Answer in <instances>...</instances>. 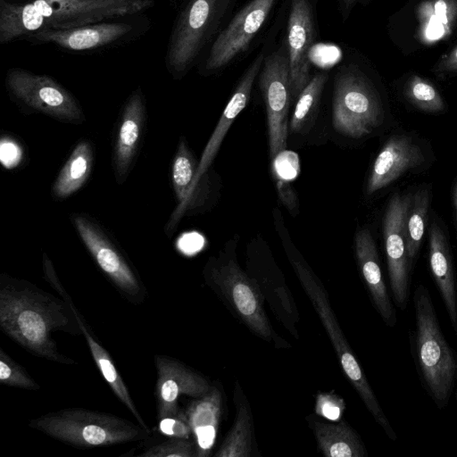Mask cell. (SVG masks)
I'll use <instances>...</instances> for the list:
<instances>
[{
  "mask_svg": "<svg viewBox=\"0 0 457 457\" xmlns=\"http://www.w3.org/2000/svg\"><path fill=\"white\" fill-rule=\"evenodd\" d=\"M316 414L331 421H339L345 410L343 398L333 393H319L315 401Z\"/></svg>",
  "mask_w": 457,
  "mask_h": 457,
  "instance_id": "cell-34",
  "label": "cell"
},
{
  "mask_svg": "<svg viewBox=\"0 0 457 457\" xmlns=\"http://www.w3.org/2000/svg\"><path fill=\"white\" fill-rule=\"evenodd\" d=\"M4 83L10 98L24 113H41L75 125L85 121L76 97L49 76L12 68L6 72Z\"/></svg>",
  "mask_w": 457,
  "mask_h": 457,
  "instance_id": "cell-7",
  "label": "cell"
},
{
  "mask_svg": "<svg viewBox=\"0 0 457 457\" xmlns=\"http://www.w3.org/2000/svg\"><path fill=\"white\" fill-rule=\"evenodd\" d=\"M29 427L65 444L84 448L138 441L150 429L117 415L83 408H66L30 420Z\"/></svg>",
  "mask_w": 457,
  "mask_h": 457,
  "instance_id": "cell-6",
  "label": "cell"
},
{
  "mask_svg": "<svg viewBox=\"0 0 457 457\" xmlns=\"http://www.w3.org/2000/svg\"><path fill=\"white\" fill-rule=\"evenodd\" d=\"M4 141L5 144L1 145V158L4 165L11 169L20 162L21 149L12 140L7 138Z\"/></svg>",
  "mask_w": 457,
  "mask_h": 457,
  "instance_id": "cell-37",
  "label": "cell"
},
{
  "mask_svg": "<svg viewBox=\"0 0 457 457\" xmlns=\"http://www.w3.org/2000/svg\"><path fill=\"white\" fill-rule=\"evenodd\" d=\"M422 145L407 134L392 135L377 155L366 187L367 195L394 183L403 174L420 168L426 162Z\"/></svg>",
  "mask_w": 457,
  "mask_h": 457,
  "instance_id": "cell-18",
  "label": "cell"
},
{
  "mask_svg": "<svg viewBox=\"0 0 457 457\" xmlns=\"http://www.w3.org/2000/svg\"><path fill=\"white\" fill-rule=\"evenodd\" d=\"M453 204H454V211H455V227H456V233H457V181L454 186L453 190Z\"/></svg>",
  "mask_w": 457,
  "mask_h": 457,
  "instance_id": "cell-39",
  "label": "cell"
},
{
  "mask_svg": "<svg viewBox=\"0 0 457 457\" xmlns=\"http://www.w3.org/2000/svg\"><path fill=\"white\" fill-rule=\"evenodd\" d=\"M0 381L8 386L37 390L39 385L26 370L0 348Z\"/></svg>",
  "mask_w": 457,
  "mask_h": 457,
  "instance_id": "cell-32",
  "label": "cell"
},
{
  "mask_svg": "<svg viewBox=\"0 0 457 457\" xmlns=\"http://www.w3.org/2000/svg\"><path fill=\"white\" fill-rule=\"evenodd\" d=\"M221 0H188L173 26L166 53V65L180 78L200 52Z\"/></svg>",
  "mask_w": 457,
  "mask_h": 457,
  "instance_id": "cell-11",
  "label": "cell"
},
{
  "mask_svg": "<svg viewBox=\"0 0 457 457\" xmlns=\"http://www.w3.org/2000/svg\"><path fill=\"white\" fill-rule=\"evenodd\" d=\"M361 1V0H344V4L346 7H350L351 5L354 4L355 3Z\"/></svg>",
  "mask_w": 457,
  "mask_h": 457,
  "instance_id": "cell-40",
  "label": "cell"
},
{
  "mask_svg": "<svg viewBox=\"0 0 457 457\" xmlns=\"http://www.w3.org/2000/svg\"><path fill=\"white\" fill-rule=\"evenodd\" d=\"M43 270L46 280L54 290L59 293V295L71 306L73 312L75 313L79 328L81 329V334L84 336L87 341L90 353L108 386L111 387L118 399L136 418L137 421L144 428H149L143 417L137 411V406L130 396L129 391L127 388L122 377L118 372L115 363L109 352L98 341L91 328L75 306L71 297L67 293L66 289L60 281L51 260L46 254H44L43 257Z\"/></svg>",
  "mask_w": 457,
  "mask_h": 457,
  "instance_id": "cell-17",
  "label": "cell"
},
{
  "mask_svg": "<svg viewBox=\"0 0 457 457\" xmlns=\"http://www.w3.org/2000/svg\"><path fill=\"white\" fill-rule=\"evenodd\" d=\"M275 0H252L215 39L205 67L220 69L243 52L268 17Z\"/></svg>",
  "mask_w": 457,
  "mask_h": 457,
  "instance_id": "cell-16",
  "label": "cell"
},
{
  "mask_svg": "<svg viewBox=\"0 0 457 457\" xmlns=\"http://www.w3.org/2000/svg\"><path fill=\"white\" fill-rule=\"evenodd\" d=\"M154 361L157 373L154 395L158 420L179 413L182 395L198 398L212 387L205 377L173 357L157 354Z\"/></svg>",
  "mask_w": 457,
  "mask_h": 457,
  "instance_id": "cell-14",
  "label": "cell"
},
{
  "mask_svg": "<svg viewBox=\"0 0 457 457\" xmlns=\"http://www.w3.org/2000/svg\"><path fill=\"white\" fill-rule=\"evenodd\" d=\"M95 162L94 146L88 140L79 141L62 167L52 186V196L63 200L79 191L87 181Z\"/></svg>",
  "mask_w": 457,
  "mask_h": 457,
  "instance_id": "cell-27",
  "label": "cell"
},
{
  "mask_svg": "<svg viewBox=\"0 0 457 457\" xmlns=\"http://www.w3.org/2000/svg\"><path fill=\"white\" fill-rule=\"evenodd\" d=\"M428 262L435 283L457 335V286L446 236L436 218L428 229Z\"/></svg>",
  "mask_w": 457,
  "mask_h": 457,
  "instance_id": "cell-22",
  "label": "cell"
},
{
  "mask_svg": "<svg viewBox=\"0 0 457 457\" xmlns=\"http://www.w3.org/2000/svg\"><path fill=\"white\" fill-rule=\"evenodd\" d=\"M276 188L278 198L280 199L282 204L290 212L295 214L298 211L299 201L297 195L291 184L283 179H276Z\"/></svg>",
  "mask_w": 457,
  "mask_h": 457,
  "instance_id": "cell-36",
  "label": "cell"
},
{
  "mask_svg": "<svg viewBox=\"0 0 457 457\" xmlns=\"http://www.w3.org/2000/svg\"><path fill=\"white\" fill-rule=\"evenodd\" d=\"M419 35L425 43L438 41L451 34L457 18L456 0H428L418 9Z\"/></svg>",
  "mask_w": 457,
  "mask_h": 457,
  "instance_id": "cell-28",
  "label": "cell"
},
{
  "mask_svg": "<svg viewBox=\"0 0 457 457\" xmlns=\"http://www.w3.org/2000/svg\"><path fill=\"white\" fill-rule=\"evenodd\" d=\"M431 203V189L422 186L411 195L405 220V235L410 262L413 265L420 250L428 222Z\"/></svg>",
  "mask_w": 457,
  "mask_h": 457,
  "instance_id": "cell-29",
  "label": "cell"
},
{
  "mask_svg": "<svg viewBox=\"0 0 457 457\" xmlns=\"http://www.w3.org/2000/svg\"><path fill=\"white\" fill-rule=\"evenodd\" d=\"M154 0H0V43L46 29H71L134 15Z\"/></svg>",
  "mask_w": 457,
  "mask_h": 457,
  "instance_id": "cell-2",
  "label": "cell"
},
{
  "mask_svg": "<svg viewBox=\"0 0 457 457\" xmlns=\"http://www.w3.org/2000/svg\"><path fill=\"white\" fill-rule=\"evenodd\" d=\"M0 327L34 355L61 364H76L59 351L53 338L58 331L81 334L75 313L63 299L28 280L0 275Z\"/></svg>",
  "mask_w": 457,
  "mask_h": 457,
  "instance_id": "cell-1",
  "label": "cell"
},
{
  "mask_svg": "<svg viewBox=\"0 0 457 457\" xmlns=\"http://www.w3.org/2000/svg\"><path fill=\"white\" fill-rule=\"evenodd\" d=\"M328 80L326 73H317L297 97V102L289 122V131L301 133L313 118L319 106L323 87Z\"/></svg>",
  "mask_w": 457,
  "mask_h": 457,
  "instance_id": "cell-30",
  "label": "cell"
},
{
  "mask_svg": "<svg viewBox=\"0 0 457 457\" xmlns=\"http://www.w3.org/2000/svg\"><path fill=\"white\" fill-rule=\"evenodd\" d=\"M263 55L259 54L237 84L198 162V168L195 176V180H199L209 170L228 130L237 116L246 106L254 79L263 64Z\"/></svg>",
  "mask_w": 457,
  "mask_h": 457,
  "instance_id": "cell-24",
  "label": "cell"
},
{
  "mask_svg": "<svg viewBox=\"0 0 457 457\" xmlns=\"http://www.w3.org/2000/svg\"><path fill=\"white\" fill-rule=\"evenodd\" d=\"M233 399L236 407L234 423L213 456H259L251 406L237 380L235 382Z\"/></svg>",
  "mask_w": 457,
  "mask_h": 457,
  "instance_id": "cell-25",
  "label": "cell"
},
{
  "mask_svg": "<svg viewBox=\"0 0 457 457\" xmlns=\"http://www.w3.org/2000/svg\"><path fill=\"white\" fill-rule=\"evenodd\" d=\"M158 430L168 437L189 438L192 436L184 410L175 415L159 420Z\"/></svg>",
  "mask_w": 457,
  "mask_h": 457,
  "instance_id": "cell-35",
  "label": "cell"
},
{
  "mask_svg": "<svg viewBox=\"0 0 457 457\" xmlns=\"http://www.w3.org/2000/svg\"><path fill=\"white\" fill-rule=\"evenodd\" d=\"M313 21L309 0H291L287 24V54L292 98L298 97L310 81Z\"/></svg>",
  "mask_w": 457,
  "mask_h": 457,
  "instance_id": "cell-19",
  "label": "cell"
},
{
  "mask_svg": "<svg viewBox=\"0 0 457 457\" xmlns=\"http://www.w3.org/2000/svg\"><path fill=\"white\" fill-rule=\"evenodd\" d=\"M198 162L181 137L171 165V184L178 204L168 222L170 230L182 216L202 213L214 202L217 182L209 170L199 180L195 179Z\"/></svg>",
  "mask_w": 457,
  "mask_h": 457,
  "instance_id": "cell-13",
  "label": "cell"
},
{
  "mask_svg": "<svg viewBox=\"0 0 457 457\" xmlns=\"http://www.w3.org/2000/svg\"><path fill=\"white\" fill-rule=\"evenodd\" d=\"M415 328L412 353L423 387L439 410L457 396V352L439 325L429 291L417 287L413 296Z\"/></svg>",
  "mask_w": 457,
  "mask_h": 457,
  "instance_id": "cell-3",
  "label": "cell"
},
{
  "mask_svg": "<svg viewBox=\"0 0 457 457\" xmlns=\"http://www.w3.org/2000/svg\"><path fill=\"white\" fill-rule=\"evenodd\" d=\"M437 70L442 72H457V47L442 59Z\"/></svg>",
  "mask_w": 457,
  "mask_h": 457,
  "instance_id": "cell-38",
  "label": "cell"
},
{
  "mask_svg": "<svg viewBox=\"0 0 457 457\" xmlns=\"http://www.w3.org/2000/svg\"><path fill=\"white\" fill-rule=\"evenodd\" d=\"M404 95L409 103L427 113H440L445 104L437 89L423 78L413 75L407 81Z\"/></svg>",
  "mask_w": 457,
  "mask_h": 457,
  "instance_id": "cell-31",
  "label": "cell"
},
{
  "mask_svg": "<svg viewBox=\"0 0 457 457\" xmlns=\"http://www.w3.org/2000/svg\"><path fill=\"white\" fill-rule=\"evenodd\" d=\"M223 410V394L212 385L204 395L189 402L184 410L195 445L196 457H208L215 445Z\"/></svg>",
  "mask_w": 457,
  "mask_h": 457,
  "instance_id": "cell-23",
  "label": "cell"
},
{
  "mask_svg": "<svg viewBox=\"0 0 457 457\" xmlns=\"http://www.w3.org/2000/svg\"><path fill=\"white\" fill-rule=\"evenodd\" d=\"M384 120L381 101L368 80L353 71L335 79L332 122L340 134L360 138L370 134Z\"/></svg>",
  "mask_w": 457,
  "mask_h": 457,
  "instance_id": "cell-8",
  "label": "cell"
},
{
  "mask_svg": "<svg viewBox=\"0 0 457 457\" xmlns=\"http://www.w3.org/2000/svg\"><path fill=\"white\" fill-rule=\"evenodd\" d=\"M355 255L375 309L385 324L394 328L397 320L395 310L382 275L376 244L368 228L356 233Z\"/></svg>",
  "mask_w": 457,
  "mask_h": 457,
  "instance_id": "cell-21",
  "label": "cell"
},
{
  "mask_svg": "<svg viewBox=\"0 0 457 457\" xmlns=\"http://www.w3.org/2000/svg\"><path fill=\"white\" fill-rule=\"evenodd\" d=\"M132 27L125 22H98L71 29H46L29 37L43 43H52L72 51L96 49L127 36Z\"/></svg>",
  "mask_w": 457,
  "mask_h": 457,
  "instance_id": "cell-20",
  "label": "cell"
},
{
  "mask_svg": "<svg viewBox=\"0 0 457 457\" xmlns=\"http://www.w3.org/2000/svg\"><path fill=\"white\" fill-rule=\"evenodd\" d=\"M284 249L293 270L315 310L334 347L342 370L364 405L391 440L396 433L382 410L373 389L357 361L330 304L324 285L287 236H281Z\"/></svg>",
  "mask_w": 457,
  "mask_h": 457,
  "instance_id": "cell-4",
  "label": "cell"
},
{
  "mask_svg": "<svg viewBox=\"0 0 457 457\" xmlns=\"http://www.w3.org/2000/svg\"><path fill=\"white\" fill-rule=\"evenodd\" d=\"M203 274L205 284L253 335L277 349L291 346L273 328L264 309L262 295L252 278L239 266L234 254L211 257Z\"/></svg>",
  "mask_w": 457,
  "mask_h": 457,
  "instance_id": "cell-5",
  "label": "cell"
},
{
  "mask_svg": "<svg viewBox=\"0 0 457 457\" xmlns=\"http://www.w3.org/2000/svg\"><path fill=\"white\" fill-rule=\"evenodd\" d=\"M259 85L266 106L270 155L275 159L285 151L287 139L292 97L287 50L279 49L264 58Z\"/></svg>",
  "mask_w": 457,
  "mask_h": 457,
  "instance_id": "cell-10",
  "label": "cell"
},
{
  "mask_svg": "<svg viewBox=\"0 0 457 457\" xmlns=\"http://www.w3.org/2000/svg\"><path fill=\"white\" fill-rule=\"evenodd\" d=\"M72 224L100 270L130 302L141 303L145 287L135 267L104 228L86 213H73Z\"/></svg>",
  "mask_w": 457,
  "mask_h": 457,
  "instance_id": "cell-9",
  "label": "cell"
},
{
  "mask_svg": "<svg viewBox=\"0 0 457 457\" xmlns=\"http://www.w3.org/2000/svg\"><path fill=\"white\" fill-rule=\"evenodd\" d=\"M411 195L395 193L388 201L383 219V237L390 288L397 307L404 310L410 297L411 263L407 250L405 220Z\"/></svg>",
  "mask_w": 457,
  "mask_h": 457,
  "instance_id": "cell-12",
  "label": "cell"
},
{
  "mask_svg": "<svg viewBox=\"0 0 457 457\" xmlns=\"http://www.w3.org/2000/svg\"><path fill=\"white\" fill-rule=\"evenodd\" d=\"M139 457H196L195 442L189 438L170 439L154 445L145 452L137 454Z\"/></svg>",
  "mask_w": 457,
  "mask_h": 457,
  "instance_id": "cell-33",
  "label": "cell"
},
{
  "mask_svg": "<svg viewBox=\"0 0 457 457\" xmlns=\"http://www.w3.org/2000/svg\"><path fill=\"white\" fill-rule=\"evenodd\" d=\"M146 125V106L142 90H134L126 100L118 120L112 164L117 184H123L137 159Z\"/></svg>",
  "mask_w": 457,
  "mask_h": 457,
  "instance_id": "cell-15",
  "label": "cell"
},
{
  "mask_svg": "<svg viewBox=\"0 0 457 457\" xmlns=\"http://www.w3.org/2000/svg\"><path fill=\"white\" fill-rule=\"evenodd\" d=\"M319 451L327 457H365L367 450L356 431L345 420L309 421Z\"/></svg>",
  "mask_w": 457,
  "mask_h": 457,
  "instance_id": "cell-26",
  "label": "cell"
}]
</instances>
